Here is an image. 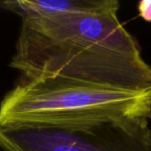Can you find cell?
Segmentation results:
<instances>
[{
	"instance_id": "277c9868",
	"label": "cell",
	"mask_w": 151,
	"mask_h": 151,
	"mask_svg": "<svg viewBox=\"0 0 151 151\" xmlns=\"http://www.w3.org/2000/svg\"><path fill=\"white\" fill-rule=\"evenodd\" d=\"M0 7L21 19L33 16H52L105 11L119 7L117 0H6Z\"/></svg>"
},
{
	"instance_id": "3957f363",
	"label": "cell",
	"mask_w": 151,
	"mask_h": 151,
	"mask_svg": "<svg viewBox=\"0 0 151 151\" xmlns=\"http://www.w3.org/2000/svg\"><path fill=\"white\" fill-rule=\"evenodd\" d=\"M4 151H151L149 119L103 121L73 128L0 127Z\"/></svg>"
},
{
	"instance_id": "7a4b0ae2",
	"label": "cell",
	"mask_w": 151,
	"mask_h": 151,
	"mask_svg": "<svg viewBox=\"0 0 151 151\" xmlns=\"http://www.w3.org/2000/svg\"><path fill=\"white\" fill-rule=\"evenodd\" d=\"M151 119V90L133 91L59 76L19 79L0 103V127L73 128Z\"/></svg>"
},
{
	"instance_id": "6da1fadb",
	"label": "cell",
	"mask_w": 151,
	"mask_h": 151,
	"mask_svg": "<svg viewBox=\"0 0 151 151\" xmlns=\"http://www.w3.org/2000/svg\"><path fill=\"white\" fill-rule=\"evenodd\" d=\"M119 9L22 18L9 65L22 79L59 76L127 90H151V66L120 22Z\"/></svg>"
},
{
	"instance_id": "5b68a950",
	"label": "cell",
	"mask_w": 151,
	"mask_h": 151,
	"mask_svg": "<svg viewBox=\"0 0 151 151\" xmlns=\"http://www.w3.org/2000/svg\"><path fill=\"white\" fill-rule=\"evenodd\" d=\"M140 16L148 22H151V0H143L138 4Z\"/></svg>"
}]
</instances>
